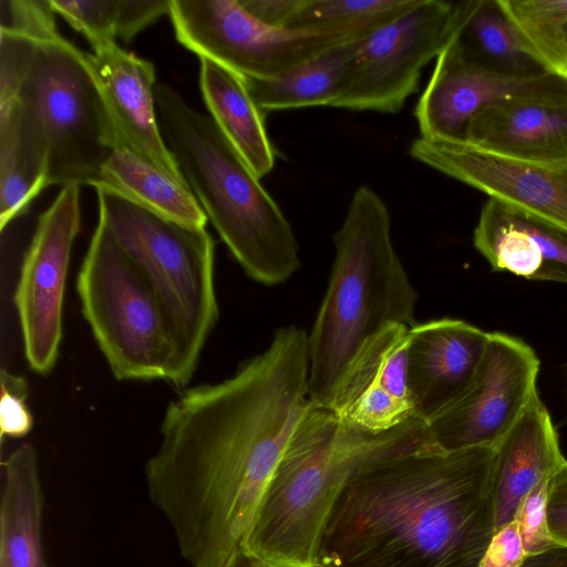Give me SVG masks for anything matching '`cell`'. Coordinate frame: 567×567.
<instances>
[{
	"label": "cell",
	"mask_w": 567,
	"mask_h": 567,
	"mask_svg": "<svg viewBox=\"0 0 567 567\" xmlns=\"http://www.w3.org/2000/svg\"><path fill=\"white\" fill-rule=\"evenodd\" d=\"M551 477L537 483L520 502L515 520L527 556L559 547L550 537L547 524V497Z\"/></svg>",
	"instance_id": "cell-31"
},
{
	"label": "cell",
	"mask_w": 567,
	"mask_h": 567,
	"mask_svg": "<svg viewBox=\"0 0 567 567\" xmlns=\"http://www.w3.org/2000/svg\"><path fill=\"white\" fill-rule=\"evenodd\" d=\"M101 221L154 295L171 339L166 380L185 388L218 319L214 240L205 227L164 217L106 187H94Z\"/></svg>",
	"instance_id": "cell-7"
},
{
	"label": "cell",
	"mask_w": 567,
	"mask_h": 567,
	"mask_svg": "<svg viewBox=\"0 0 567 567\" xmlns=\"http://www.w3.org/2000/svg\"><path fill=\"white\" fill-rule=\"evenodd\" d=\"M50 0H0V32L35 40L59 37Z\"/></svg>",
	"instance_id": "cell-30"
},
{
	"label": "cell",
	"mask_w": 567,
	"mask_h": 567,
	"mask_svg": "<svg viewBox=\"0 0 567 567\" xmlns=\"http://www.w3.org/2000/svg\"><path fill=\"white\" fill-rule=\"evenodd\" d=\"M310 402L308 333L291 324L230 378L168 403L145 484L189 567H224L240 549Z\"/></svg>",
	"instance_id": "cell-1"
},
{
	"label": "cell",
	"mask_w": 567,
	"mask_h": 567,
	"mask_svg": "<svg viewBox=\"0 0 567 567\" xmlns=\"http://www.w3.org/2000/svg\"><path fill=\"white\" fill-rule=\"evenodd\" d=\"M168 14L182 45L249 79H275L358 40L341 31L275 28L252 17L238 0H171Z\"/></svg>",
	"instance_id": "cell-9"
},
{
	"label": "cell",
	"mask_w": 567,
	"mask_h": 567,
	"mask_svg": "<svg viewBox=\"0 0 567 567\" xmlns=\"http://www.w3.org/2000/svg\"><path fill=\"white\" fill-rule=\"evenodd\" d=\"M445 44L492 73L523 79L553 73L526 45L501 0L454 2Z\"/></svg>",
	"instance_id": "cell-21"
},
{
	"label": "cell",
	"mask_w": 567,
	"mask_h": 567,
	"mask_svg": "<svg viewBox=\"0 0 567 567\" xmlns=\"http://www.w3.org/2000/svg\"><path fill=\"white\" fill-rule=\"evenodd\" d=\"M17 101L48 151V185L99 181L115 134L89 53L61 35L0 32V103Z\"/></svg>",
	"instance_id": "cell-6"
},
{
	"label": "cell",
	"mask_w": 567,
	"mask_h": 567,
	"mask_svg": "<svg viewBox=\"0 0 567 567\" xmlns=\"http://www.w3.org/2000/svg\"><path fill=\"white\" fill-rule=\"evenodd\" d=\"M106 187L177 223L205 227L208 220L186 183L135 152L115 134L111 152L93 187Z\"/></svg>",
	"instance_id": "cell-24"
},
{
	"label": "cell",
	"mask_w": 567,
	"mask_h": 567,
	"mask_svg": "<svg viewBox=\"0 0 567 567\" xmlns=\"http://www.w3.org/2000/svg\"><path fill=\"white\" fill-rule=\"evenodd\" d=\"M567 462L538 392L494 446L492 495L495 532L515 519L520 502L542 480Z\"/></svg>",
	"instance_id": "cell-19"
},
{
	"label": "cell",
	"mask_w": 567,
	"mask_h": 567,
	"mask_svg": "<svg viewBox=\"0 0 567 567\" xmlns=\"http://www.w3.org/2000/svg\"><path fill=\"white\" fill-rule=\"evenodd\" d=\"M547 524L553 540L559 547L567 549V462L549 483Z\"/></svg>",
	"instance_id": "cell-35"
},
{
	"label": "cell",
	"mask_w": 567,
	"mask_h": 567,
	"mask_svg": "<svg viewBox=\"0 0 567 567\" xmlns=\"http://www.w3.org/2000/svg\"><path fill=\"white\" fill-rule=\"evenodd\" d=\"M92 50L89 60L118 135L147 161L186 183L162 135L154 65L123 50L115 41L100 43Z\"/></svg>",
	"instance_id": "cell-17"
},
{
	"label": "cell",
	"mask_w": 567,
	"mask_h": 567,
	"mask_svg": "<svg viewBox=\"0 0 567 567\" xmlns=\"http://www.w3.org/2000/svg\"><path fill=\"white\" fill-rule=\"evenodd\" d=\"M171 0H120L115 35L130 42L140 31L168 13Z\"/></svg>",
	"instance_id": "cell-33"
},
{
	"label": "cell",
	"mask_w": 567,
	"mask_h": 567,
	"mask_svg": "<svg viewBox=\"0 0 567 567\" xmlns=\"http://www.w3.org/2000/svg\"><path fill=\"white\" fill-rule=\"evenodd\" d=\"M48 186V151L39 130L17 101L0 103L1 231Z\"/></svg>",
	"instance_id": "cell-25"
},
{
	"label": "cell",
	"mask_w": 567,
	"mask_h": 567,
	"mask_svg": "<svg viewBox=\"0 0 567 567\" xmlns=\"http://www.w3.org/2000/svg\"><path fill=\"white\" fill-rule=\"evenodd\" d=\"M473 241L496 271L567 284V230L560 227L488 198Z\"/></svg>",
	"instance_id": "cell-18"
},
{
	"label": "cell",
	"mask_w": 567,
	"mask_h": 567,
	"mask_svg": "<svg viewBox=\"0 0 567 567\" xmlns=\"http://www.w3.org/2000/svg\"><path fill=\"white\" fill-rule=\"evenodd\" d=\"M357 41L331 48L275 79L244 78L247 89L264 113L333 106L351 81Z\"/></svg>",
	"instance_id": "cell-26"
},
{
	"label": "cell",
	"mask_w": 567,
	"mask_h": 567,
	"mask_svg": "<svg viewBox=\"0 0 567 567\" xmlns=\"http://www.w3.org/2000/svg\"><path fill=\"white\" fill-rule=\"evenodd\" d=\"M333 243L329 284L308 334L309 398L324 408L367 339L390 323H416L417 293L392 244L389 209L372 188L355 189Z\"/></svg>",
	"instance_id": "cell-4"
},
{
	"label": "cell",
	"mask_w": 567,
	"mask_h": 567,
	"mask_svg": "<svg viewBox=\"0 0 567 567\" xmlns=\"http://www.w3.org/2000/svg\"><path fill=\"white\" fill-rule=\"evenodd\" d=\"M417 0H303L285 29L341 31L362 39Z\"/></svg>",
	"instance_id": "cell-27"
},
{
	"label": "cell",
	"mask_w": 567,
	"mask_h": 567,
	"mask_svg": "<svg viewBox=\"0 0 567 567\" xmlns=\"http://www.w3.org/2000/svg\"><path fill=\"white\" fill-rule=\"evenodd\" d=\"M80 226V186H63L39 216L22 260L13 300L25 359L39 374L51 372L59 358L65 282Z\"/></svg>",
	"instance_id": "cell-12"
},
{
	"label": "cell",
	"mask_w": 567,
	"mask_h": 567,
	"mask_svg": "<svg viewBox=\"0 0 567 567\" xmlns=\"http://www.w3.org/2000/svg\"><path fill=\"white\" fill-rule=\"evenodd\" d=\"M520 567H567V549L557 547L543 554L528 556Z\"/></svg>",
	"instance_id": "cell-37"
},
{
	"label": "cell",
	"mask_w": 567,
	"mask_h": 567,
	"mask_svg": "<svg viewBox=\"0 0 567 567\" xmlns=\"http://www.w3.org/2000/svg\"><path fill=\"white\" fill-rule=\"evenodd\" d=\"M527 557L514 519L494 533L478 567H520Z\"/></svg>",
	"instance_id": "cell-34"
},
{
	"label": "cell",
	"mask_w": 567,
	"mask_h": 567,
	"mask_svg": "<svg viewBox=\"0 0 567 567\" xmlns=\"http://www.w3.org/2000/svg\"><path fill=\"white\" fill-rule=\"evenodd\" d=\"M454 2L417 0L357 41L349 86L333 107L396 113L416 92L423 68L447 41Z\"/></svg>",
	"instance_id": "cell-10"
},
{
	"label": "cell",
	"mask_w": 567,
	"mask_h": 567,
	"mask_svg": "<svg viewBox=\"0 0 567 567\" xmlns=\"http://www.w3.org/2000/svg\"><path fill=\"white\" fill-rule=\"evenodd\" d=\"M199 86L210 118L259 178L275 166V150L268 137L264 112L252 100L238 73L200 59Z\"/></svg>",
	"instance_id": "cell-23"
},
{
	"label": "cell",
	"mask_w": 567,
	"mask_h": 567,
	"mask_svg": "<svg viewBox=\"0 0 567 567\" xmlns=\"http://www.w3.org/2000/svg\"><path fill=\"white\" fill-rule=\"evenodd\" d=\"M489 332L451 318L410 328L408 386L415 415L429 422L470 386L484 358Z\"/></svg>",
	"instance_id": "cell-16"
},
{
	"label": "cell",
	"mask_w": 567,
	"mask_h": 567,
	"mask_svg": "<svg viewBox=\"0 0 567 567\" xmlns=\"http://www.w3.org/2000/svg\"><path fill=\"white\" fill-rule=\"evenodd\" d=\"M0 430L1 439L27 436L33 426V417L25 402L28 383L23 377L1 370Z\"/></svg>",
	"instance_id": "cell-32"
},
{
	"label": "cell",
	"mask_w": 567,
	"mask_h": 567,
	"mask_svg": "<svg viewBox=\"0 0 567 567\" xmlns=\"http://www.w3.org/2000/svg\"><path fill=\"white\" fill-rule=\"evenodd\" d=\"M83 316L116 380H166L172 346L161 308L99 221L78 274Z\"/></svg>",
	"instance_id": "cell-8"
},
{
	"label": "cell",
	"mask_w": 567,
	"mask_h": 567,
	"mask_svg": "<svg viewBox=\"0 0 567 567\" xmlns=\"http://www.w3.org/2000/svg\"><path fill=\"white\" fill-rule=\"evenodd\" d=\"M564 43H565V49H566V52H567V23L564 28Z\"/></svg>",
	"instance_id": "cell-39"
},
{
	"label": "cell",
	"mask_w": 567,
	"mask_h": 567,
	"mask_svg": "<svg viewBox=\"0 0 567 567\" xmlns=\"http://www.w3.org/2000/svg\"><path fill=\"white\" fill-rule=\"evenodd\" d=\"M567 100V76L513 78L466 63L444 45L415 107L420 136L464 142L471 121L503 102Z\"/></svg>",
	"instance_id": "cell-14"
},
{
	"label": "cell",
	"mask_w": 567,
	"mask_h": 567,
	"mask_svg": "<svg viewBox=\"0 0 567 567\" xmlns=\"http://www.w3.org/2000/svg\"><path fill=\"white\" fill-rule=\"evenodd\" d=\"M416 161L528 215L567 230V163L540 164L466 142L417 137Z\"/></svg>",
	"instance_id": "cell-13"
},
{
	"label": "cell",
	"mask_w": 567,
	"mask_h": 567,
	"mask_svg": "<svg viewBox=\"0 0 567 567\" xmlns=\"http://www.w3.org/2000/svg\"><path fill=\"white\" fill-rule=\"evenodd\" d=\"M494 447H423L374 460L346 483L321 535V567H478L495 533Z\"/></svg>",
	"instance_id": "cell-2"
},
{
	"label": "cell",
	"mask_w": 567,
	"mask_h": 567,
	"mask_svg": "<svg viewBox=\"0 0 567 567\" xmlns=\"http://www.w3.org/2000/svg\"><path fill=\"white\" fill-rule=\"evenodd\" d=\"M540 362L523 340L489 332L486 351L467 390L427 423L442 451L494 447L537 392Z\"/></svg>",
	"instance_id": "cell-11"
},
{
	"label": "cell",
	"mask_w": 567,
	"mask_h": 567,
	"mask_svg": "<svg viewBox=\"0 0 567 567\" xmlns=\"http://www.w3.org/2000/svg\"><path fill=\"white\" fill-rule=\"evenodd\" d=\"M529 50L556 74L567 76L564 28L567 0H501Z\"/></svg>",
	"instance_id": "cell-28"
},
{
	"label": "cell",
	"mask_w": 567,
	"mask_h": 567,
	"mask_svg": "<svg viewBox=\"0 0 567 567\" xmlns=\"http://www.w3.org/2000/svg\"><path fill=\"white\" fill-rule=\"evenodd\" d=\"M224 567H280L268 563H265L246 551L241 548L229 559Z\"/></svg>",
	"instance_id": "cell-38"
},
{
	"label": "cell",
	"mask_w": 567,
	"mask_h": 567,
	"mask_svg": "<svg viewBox=\"0 0 567 567\" xmlns=\"http://www.w3.org/2000/svg\"><path fill=\"white\" fill-rule=\"evenodd\" d=\"M241 7L259 21L284 28L303 0H238Z\"/></svg>",
	"instance_id": "cell-36"
},
{
	"label": "cell",
	"mask_w": 567,
	"mask_h": 567,
	"mask_svg": "<svg viewBox=\"0 0 567 567\" xmlns=\"http://www.w3.org/2000/svg\"><path fill=\"white\" fill-rule=\"evenodd\" d=\"M42 518L37 451L25 443L2 462L0 567H48Z\"/></svg>",
	"instance_id": "cell-22"
},
{
	"label": "cell",
	"mask_w": 567,
	"mask_h": 567,
	"mask_svg": "<svg viewBox=\"0 0 567 567\" xmlns=\"http://www.w3.org/2000/svg\"><path fill=\"white\" fill-rule=\"evenodd\" d=\"M433 446L419 417L392 430L359 429L310 402L258 502L241 543L280 567H317L320 539L346 483L363 465Z\"/></svg>",
	"instance_id": "cell-3"
},
{
	"label": "cell",
	"mask_w": 567,
	"mask_h": 567,
	"mask_svg": "<svg viewBox=\"0 0 567 567\" xmlns=\"http://www.w3.org/2000/svg\"><path fill=\"white\" fill-rule=\"evenodd\" d=\"M466 143L533 163H567V100L503 102L471 121Z\"/></svg>",
	"instance_id": "cell-20"
},
{
	"label": "cell",
	"mask_w": 567,
	"mask_h": 567,
	"mask_svg": "<svg viewBox=\"0 0 567 567\" xmlns=\"http://www.w3.org/2000/svg\"><path fill=\"white\" fill-rule=\"evenodd\" d=\"M409 342L410 327L402 323H390L367 339L343 371L328 409L372 433L417 417L408 386Z\"/></svg>",
	"instance_id": "cell-15"
},
{
	"label": "cell",
	"mask_w": 567,
	"mask_h": 567,
	"mask_svg": "<svg viewBox=\"0 0 567 567\" xmlns=\"http://www.w3.org/2000/svg\"><path fill=\"white\" fill-rule=\"evenodd\" d=\"M164 141L179 171L245 274L265 286L300 267L292 228L215 122L165 84L155 86Z\"/></svg>",
	"instance_id": "cell-5"
},
{
	"label": "cell",
	"mask_w": 567,
	"mask_h": 567,
	"mask_svg": "<svg viewBox=\"0 0 567 567\" xmlns=\"http://www.w3.org/2000/svg\"><path fill=\"white\" fill-rule=\"evenodd\" d=\"M55 13L82 33L93 48L115 41L120 0H50Z\"/></svg>",
	"instance_id": "cell-29"
}]
</instances>
